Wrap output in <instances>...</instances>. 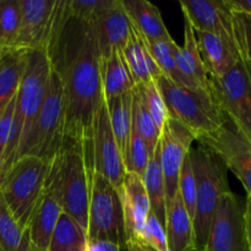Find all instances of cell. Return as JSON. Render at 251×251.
Returning <instances> with one entry per match:
<instances>
[{
  "label": "cell",
  "instance_id": "f546056e",
  "mask_svg": "<svg viewBox=\"0 0 251 251\" xmlns=\"http://www.w3.org/2000/svg\"><path fill=\"white\" fill-rule=\"evenodd\" d=\"M131 118H132V127L139 132L147 145L150 156H153L157 146L161 139V130L153 122L150 113L147 112L146 107L142 103L141 97L137 93L136 88L132 90V104H131Z\"/></svg>",
  "mask_w": 251,
  "mask_h": 251
},
{
  "label": "cell",
  "instance_id": "5b68a950",
  "mask_svg": "<svg viewBox=\"0 0 251 251\" xmlns=\"http://www.w3.org/2000/svg\"><path fill=\"white\" fill-rule=\"evenodd\" d=\"M50 161L34 156L19 158L6 172L0 188L10 211L24 229L29 223L46 193Z\"/></svg>",
  "mask_w": 251,
  "mask_h": 251
},
{
  "label": "cell",
  "instance_id": "ab89813d",
  "mask_svg": "<svg viewBox=\"0 0 251 251\" xmlns=\"http://www.w3.org/2000/svg\"><path fill=\"white\" fill-rule=\"evenodd\" d=\"M85 251H122V248L105 240H91L87 242Z\"/></svg>",
  "mask_w": 251,
  "mask_h": 251
},
{
  "label": "cell",
  "instance_id": "9a60e30c",
  "mask_svg": "<svg viewBox=\"0 0 251 251\" xmlns=\"http://www.w3.org/2000/svg\"><path fill=\"white\" fill-rule=\"evenodd\" d=\"M179 5L195 31L216 34L235 46L233 11L227 0H180Z\"/></svg>",
  "mask_w": 251,
  "mask_h": 251
},
{
  "label": "cell",
  "instance_id": "7c38bea8",
  "mask_svg": "<svg viewBox=\"0 0 251 251\" xmlns=\"http://www.w3.org/2000/svg\"><path fill=\"white\" fill-rule=\"evenodd\" d=\"M195 136L176 120L168 118L159 139V163L164 180L166 206L168 210L178 195L179 174L186 154L190 152Z\"/></svg>",
  "mask_w": 251,
  "mask_h": 251
},
{
  "label": "cell",
  "instance_id": "3957f363",
  "mask_svg": "<svg viewBox=\"0 0 251 251\" xmlns=\"http://www.w3.org/2000/svg\"><path fill=\"white\" fill-rule=\"evenodd\" d=\"M92 176L86 163L82 144L64 139L63 146L50 161L47 183L58 195L63 212L73 217L86 234Z\"/></svg>",
  "mask_w": 251,
  "mask_h": 251
},
{
  "label": "cell",
  "instance_id": "b9f144b4",
  "mask_svg": "<svg viewBox=\"0 0 251 251\" xmlns=\"http://www.w3.org/2000/svg\"><path fill=\"white\" fill-rule=\"evenodd\" d=\"M245 226H247V238L249 251H251V199L247 196L245 202Z\"/></svg>",
  "mask_w": 251,
  "mask_h": 251
},
{
  "label": "cell",
  "instance_id": "8992f818",
  "mask_svg": "<svg viewBox=\"0 0 251 251\" xmlns=\"http://www.w3.org/2000/svg\"><path fill=\"white\" fill-rule=\"evenodd\" d=\"M154 81L161 91L169 118L190 130L195 139L217 130L227 119L212 93L179 86L163 74Z\"/></svg>",
  "mask_w": 251,
  "mask_h": 251
},
{
  "label": "cell",
  "instance_id": "e575fe53",
  "mask_svg": "<svg viewBox=\"0 0 251 251\" xmlns=\"http://www.w3.org/2000/svg\"><path fill=\"white\" fill-rule=\"evenodd\" d=\"M150 158H151V156H150L146 142L142 140L139 132L131 126L129 146H127L126 154L124 157L125 172L126 173L137 174V176L142 178L145 172H146Z\"/></svg>",
  "mask_w": 251,
  "mask_h": 251
},
{
  "label": "cell",
  "instance_id": "30bf717a",
  "mask_svg": "<svg viewBox=\"0 0 251 251\" xmlns=\"http://www.w3.org/2000/svg\"><path fill=\"white\" fill-rule=\"evenodd\" d=\"M199 145L210 150L226 168L230 169L240 180L247 196L251 199V140L243 134L229 119L208 134L196 137Z\"/></svg>",
  "mask_w": 251,
  "mask_h": 251
},
{
  "label": "cell",
  "instance_id": "bcb514c9",
  "mask_svg": "<svg viewBox=\"0 0 251 251\" xmlns=\"http://www.w3.org/2000/svg\"><path fill=\"white\" fill-rule=\"evenodd\" d=\"M0 251H2V250H1V249H0Z\"/></svg>",
  "mask_w": 251,
  "mask_h": 251
},
{
  "label": "cell",
  "instance_id": "7402d4cb",
  "mask_svg": "<svg viewBox=\"0 0 251 251\" xmlns=\"http://www.w3.org/2000/svg\"><path fill=\"white\" fill-rule=\"evenodd\" d=\"M122 53L135 86L154 81L162 75V71L149 51L145 38L132 26L130 39Z\"/></svg>",
  "mask_w": 251,
  "mask_h": 251
},
{
  "label": "cell",
  "instance_id": "6da1fadb",
  "mask_svg": "<svg viewBox=\"0 0 251 251\" xmlns=\"http://www.w3.org/2000/svg\"><path fill=\"white\" fill-rule=\"evenodd\" d=\"M46 51L63 88L65 139L82 144L93 174V127L103 100L100 53L92 25L70 16L66 0H58Z\"/></svg>",
  "mask_w": 251,
  "mask_h": 251
},
{
  "label": "cell",
  "instance_id": "ffe728a7",
  "mask_svg": "<svg viewBox=\"0 0 251 251\" xmlns=\"http://www.w3.org/2000/svg\"><path fill=\"white\" fill-rule=\"evenodd\" d=\"M63 212L61 202L50 185L47 183L46 193L28 227L32 251H48L56 222Z\"/></svg>",
  "mask_w": 251,
  "mask_h": 251
},
{
  "label": "cell",
  "instance_id": "2e32d148",
  "mask_svg": "<svg viewBox=\"0 0 251 251\" xmlns=\"http://www.w3.org/2000/svg\"><path fill=\"white\" fill-rule=\"evenodd\" d=\"M118 193L124 212L126 243H136L151 211L144 180L137 174L126 173Z\"/></svg>",
  "mask_w": 251,
  "mask_h": 251
},
{
  "label": "cell",
  "instance_id": "ac0fdd59",
  "mask_svg": "<svg viewBox=\"0 0 251 251\" xmlns=\"http://www.w3.org/2000/svg\"><path fill=\"white\" fill-rule=\"evenodd\" d=\"M174 60L185 87L211 93L210 77L206 73L205 65L199 51L195 31L186 20L184 27V46L180 47L176 44Z\"/></svg>",
  "mask_w": 251,
  "mask_h": 251
},
{
  "label": "cell",
  "instance_id": "52a82bcc",
  "mask_svg": "<svg viewBox=\"0 0 251 251\" xmlns=\"http://www.w3.org/2000/svg\"><path fill=\"white\" fill-rule=\"evenodd\" d=\"M105 240L126 247L124 212L117 189L100 174L93 173L88 206L87 242Z\"/></svg>",
  "mask_w": 251,
  "mask_h": 251
},
{
  "label": "cell",
  "instance_id": "4dcf8cb0",
  "mask_svg": "<svg viewBox=\"0 0 251 251\" xmlns=\"http://www.w3.org/2000/svg\"><path fill=\"white\" fill-rule=\"evenodd\" d=\"M21 25L20 0H0V50L15 49Z\"/></svg>",
  "mask_w": 251,
  "mask_h": 251
},
{
  "label": "cell",
  "instance_id": "7a4b0ae2",
  "mask_svg": "<svg viewBox=\"0 0 251 251\" xmlns=\"http://www.w3.org/2000/svg\"><path fill=\"white\" fill-rule=\"evenodd\" d=\"M50 73V61L46 50H31L27 53L26 66L16 95L11 135L2 156L6 171L21 158L28 144L46 98Z\"/></svg>",
  "mask_w": 251,
  "mask_h": 251
},
{
  "label": "cell",
  "instance_id": "d4e9b609",
  "mask_svg": "<svg viewBox=\"0 0 251 251\" xmlns=\"http://www.w3.org/2000/svg\"><path fill=\"white\" fill-rule=\"evenodd\" d=\"M28 51H4L0 56V115L12 98L17 95L22 74L25 71Z\"/></svg>",
  "mask_w": 251,
  "mask_h": 251
},
{
  "label": "cell",
  "instance_id": "484cf974",
  "mask_svg": "<svg viewBox=\"0 0 251 251\" xmlns=\"http://www.w3.org/2000/svg\"><path fill=\"white\" fill-rule=\"evenodd\" d=\"M109 117V124L112 132L114 135L115 142L118 145L123 161L126 154L129 146L130 134H131L132 118H131V104H132V91L124 93L122 96L105 100Z\"/></svg>",
  "mask_w": 251,
  "mask_h": 251
},
{
  "label": "cell",
  "instance_id": "f6af8a7d",
  "mask_svg": "<svg viewBox=\"0 0 251 251\" xmlns=\"http://www.w3.org/2000/svg\"><path fill=\"white\" fill-rule=\"evenodd\" d=\"M2 53H4V51H1V50H0V56H1V54H2Z\"/></svg>",
  "mask_w": 251,
  "mask_h": 251
},
{
  "label": "cell",
  "instance_id": "cb8c5ba5",
  "mask_svg": "<svg viewBox=\"0 0 251 251\" xmlns=\"http://www.w3.org/2000/svg\"><path fill=\"white\" fill-rule=\"evenodd\" d=\"M100 80L105 100L131 92L135 87L122 51H114L107 59L100 60Z\"/></svg>",
  "mask_w": 251,
  "mask_h": 251
},
{
  "label": "cell",
  "instance_id": "44dd1931",
  "mask_svg": "<svg viewBox=\"0 0 251 251\" xmlns=\"http://www.w3.org/2000/svg\"><path fill=\"white\" fill-rule=\"evenodd\" d=\"M123 9L131 26L149 43L171 41L172 36L162 19L161 11L149 0H122Z\"/></svg>",
  "mask_w": 251,
  "mask_h": 251
},
{
  "label": "cell",
  "instance_id": "836d02e7",
  "mask_svg": "<svg viewBox=\"0 0 251 251\" xmlns=\"http://www.w3.org/2000/svg\"><path fill=\"white\" fill-rule=\"evenodd\" d=\"M137 93L141 97L142 103L146 107L147 112L150 113L151 118L158 129H163L166 125L167 120H168V110H167V105L164 103L162 93L159 91L158 86H157L156 81H150V82L144 83V85H136L135 86Z\"/></svg>",
  "mask_w": 251,
  "mask_h": 251
},
{
  "label": "cell",
  "instance_id": "1f68e13d",
  "mask_svg": "<svg viewBox=\"0 0 251 251\" xmlns=\"http://www.w3.org/2000/svg\"><path fill=\"white\" fill-rule=\"evenodd\" d=\"M149 51L151 53L152 58L156 61L157 66L162 71L164 76L173 81L174 83L179 86H184V81L179 74L178 68H176V60H174V50H176V42L174 39L164 42H154V43H149L145 39ZM185 87V86H184Z\"/></svg>",
  "mask_w": 251,
  "mask_h": 251
},
{
  "label": "cell",
  "instance_id": "8fae6325",
  "mask_svg": "<svg viewBox=\"0 0 251 251\" xmlns=\"http://www.w3.org/2000/svg\"><path fill=\"white\" fill-rule=\"evenodd\" d=\"M205 251H249L245 226V206L233 191L218 202Z\"/></svg>",
  "mask_w": 251,
  "mask_h": 251
},
{
  "label": "cell",
  "instance_id": "277c9868",
  "mask_svg": "<svg viewBox=\"0 0 251 251\" xmlns=\"http://www.w3.org/2000/svg\"><path fill=\"white\" fill-rule=\"evenodd\" d=\"M189 156L196 179V206L193 221L195 251H205L218 202L225 194L232 190L225 163L210 150L199 145L196 149L191 147Z\"/></svg>",
  "mask_w": 251,
  "mask_h": 251
},
{
  "label": "cell",
  "instance_id": "60d3db41",
  "mask_svg": "<svg viewBox=\"0 0 251 251\" xmlns=\"http://www.w3.org/2000/svg\"><path fill=\"white\" fill-rule=\"evenodd\" d=\"M233 11H242L251 15V0H227Z\"/></svg>",
  "mask_w": 251,
  "mask_h": 251
},
{
  "label": "cell",
  "instance_id": "74e56055",
  "mask_svg": "<svg viewBox=\"0 0 251 251\" xmlns=\"http://www.w3.org/2000/svg\"><path fill=\"white\" fill-rule=\"evenodd\" d=\"M136 243L147 250L168 251L166 229L151 211Z\"/></svg>",
  "mask_w": 251,
  "mask_h": 251
},
{
  "label": "cell",
  "instance_id": "d590c367",
  "mask_svg": "<svg viewBox=\"0 0 251 251\" xmlns=\"http://www.w3.org/2000/svg\"><path fill=\"white\" fill-rule=\"evenodd\" d=\"M117 0H66L69 15L87 24H93L114 4Z\"/></svg>",
  "mask_w": 251,
  "mask_h": 251
},
{
  "label": "cell",
  "instance_id": "4316f807",
  "mask_svg": "<svg viewBox=\"0 0 251 251\" xmlns=\"http://www.w3.org/2000/svg\"><path fill=\"white\" fill-rule=\"evenodd\" d=\"M145 188L150 200L151 212L157 217L166 229L167 206H166V191H164V180L162 174L161 163H159V147L157 146L153 156L150 158L146 172L144 176Z\"/></svg>",
  "mask_w": 251,
  "mask_h": 251
},
{
  "label": "cell",
  "instance_id": "5bb4252c",
  "mask_svg": "<svg viewBox=\"0 0 251 251\" xmlns=\"http://www.w3.org/2000/svg\"><path fill=\"white\" fill-rule=\"evenodd\" d=\"M58 0H20L21 25L15 49L46 50Z\"/></svg>",
  "mask_w": 251,
  "mask_h": 251
},
{
  "label": "cell",
  "instance_id": "ba28073f",
  "mask_svg": "<svg viewBox=\"0 0 251 251\" xmlns=\"http://www.w3.org/2000/svg\"><path fill=\"white\" fill-rule=\"evenodd\" d=\"M65 139V107L61 82L51 70L48 90L37 117L33 131L22 157L34 156L51 161L59 152ZM21 157V158H22Z\"/></svg>",
  "mask_w": 251,
  "mask_h": 251
},
{
  "label": "cell",
  "instance_id": "ee69618b",
  "mask_svg": "<svg viewBox=\"0 0 251 251\" xmlns=\"http://www.w3.org/2000/svg\"><path fill=\"white\" fill-rule=\"evenodd\" d=\"M6 168H5V164H4V161H2V158L0 157V188H1V184L2 181H4V178L5 176H6Z\"/></svg>",
  "mask_w": 251,
  "mask_h": 251
},
{
  "label": "cell",
  "instance_id": "9c48e42d",
  "mask_svg": "<svg viewBox=\"0 0 251 251\" xmlns=\"http://www.w3.org/2000/svg\"><path fill=\"white\" fill-rule=\"evenodd\" d=\"M212 97L226 118L251 140V80L242 63L221 77L210 78Z\"/></svg>",
  "mask_w": 251,
  "mask_h": 251
},
{
  "label": "cell",
  "instance_id": "83f0119b",
  "mask_svg": "<svg viewBox=\"0 0 251 251\" xmlns=\"http://www.w3.org/2000/svg\"><path fill=\"white\" fill-rule=\"evenodd\" d=\"M0 249L2 251H32L28 230L24 229L10 211L0 193Z\"/></svg>",
  "mask_w": 251,
  "mask_h": 251
},
{
  "label": "cell",
  "instance_id": "4fadbf2b",
  "mask_svg": "<svg viewBox=\"0 0 251 251\" xmlns=\"http://www.w3.org/2000/svg\"><path fill=\"white\" fill-rule=\"evenodd\" d=\"M93 166L95 173L108 179L118 191L122 189L126 172L110 127L104 96L98 108L93 127Z\"/></svg>",
  "mask_w": 251,
  "mask_h": 251
},
{
  "label": "cell",
  "instance_id": "8d00e7d4",
  "mask_svg": "<svg viewBox=\"0 0 251 251\" xmlns=\"http://www.w3.org/2000/svg\"><path fill=\"white\" fill-rule=\"evenodd\" d=\"M178 194L190 216L191 221H194L196 206V179L194 174L193 166H191L190 156L189 153L184 158L183 164L179 174V186Z\"/></svg>",
  "mask_w": 251,
  "mask_h": 251
},
{
  "label": "cell",
  "instance_id": "d6a6232c",
  "mask_svg": "<svg viewBox=\"0 0 251 251\" xmlns=\"http://www.w3.org/2000/svg\"><path fill=\"white\" fill-rule=\"evenodd\" d=\"M233 31L240 63L244 65L251 80V15L233 11Z\"/></svg>",
  "mask_w": 251,
  "mask_h": 251
},
{
  "label": "cell",
  "instance_id": "f35d334b",
  "mask_svg": "<svg viewBox=\"0 0 251 251\" xmlns=\"http://www.w3.org/2000/svg\"><path fill=\"white\" fill-rule=\"evenodd\" d=\"M15 108H16V96L12 98L11 102L7 104L2 114L0 115V157L1 158L5 153V149L7 146V142H9L10 135H11Z\"/></svg>",
  "mask_w": 251,
  "mask_h": 251
},
{
  "label": "cell",
  "instance_id": "7bdbcfd3",
  "mask_svg": "<svg viewBox=\"0 0 251 251\" xmlns=\"http://www.w3.org/2000/svg\"><path fill=\"white\" fill-rule=\"evenodd\" d=\"M125 251H146L145 248H142L141 245H139L137 243H126V247H125Z\"/></svg>",
  "mask_w": 251,
  "mask_h": 251
},
{
  "label": "cell",
  "instance_id": "e0dca14e",
  "mask_svg": "<svg viewBox=\"0 0 251 251\" xmlns=\"http://www.w3.org/2000/svg\"><path fill=\"white\" fill-rule=\"evenodd\" d=\"M92 25L97 42L100 60L107 59L114 51H122L130 39L131 24L123 9L122 0L96 20Z\"/></svg>",
  "mask_w": 251,
  "mask_h": 251
},
{
  "label": "cell",
  "instance_id": "f1b7e54d",
  "mask_svg": "<svg viewBox=\"0 0 251 251\" xmlns=\"http://www.w3.org/2000/svg\"><path fill=\"white\" fill-rule=\"evenodd\" d=\"M87 234L85 229L65 212H61L53 235L48 251H65V250H86Z\"/></svg>",
  "mask_w": 251,
  "mask_h": 251
},
{
  "label": "cell",
  "instance_id": "603a6c76",
  "mask_svg": "<svg viewBox=\"0 0 251 251\" xmlns=\"http://www.w3.org/2000/svg\"><path fill=\"white\" fill-rule=\"evenodd\" d=\"M166 235L169 251H195L193 221L179 194L167 210Z\"/></svg>",
  "mask_w": 251,
  "mask_h": 251
},
{
  "label": "cell",
  "instance_id": "d6986e66",
  "mask_svg": "<svg viewBox=\"0 0 251 251\" xmlns=\"http://www.w3.org/2000/svg\"><path fill=\"white\" fill-rule=\"evenodd\" d=\"M195 36L201 59L210 78L221 77L240 61L235 46L226 39L200 31H195Z\"/></svg>",
  "mask_w": 251,
  "mask_h": 251
}]
</instances>
